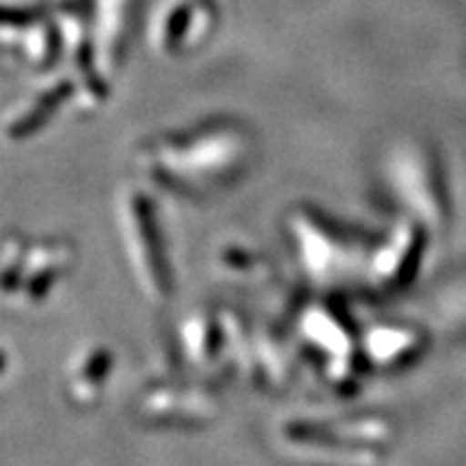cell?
I'll list each match as a JSON object with an SVG mask.
<instances>
[{
    "label": "cell",
    "mask_w": 466,
    "mask_h": 466,
    "mask_svg": "<svg viewBox=\"0 0 466 466\" xmlns=\"http://www.w3.org/2000/svg\"><path fill=\"white\" fill-rule=\"evenodd\" d=\"M255 160V134L228 116L150 136L134 155L143 184L188 200H208L236 188Z\"/></svg>",
    "instance_id": "1"
},
{
    "label": "cell",
    "mask_w": 466,
    "mask_h": 466,
    "mask_svg": "<svg viewBox=\"0 0 466 466\" xmlns=\"http://www.w3.org/2000/svg\"><path fill=\"white\" fill-rule=\"evenodd\" d=\"M281 228L295 262L317 289L338 290L352 279L364 277L374 240H364L362 233L324 209L309 203L293 205L283 212Z\"/></svg>",
    "instance_id": "2"
},
{
    "label": "cell",
    "mask_w": 466,
    "mask_h": 466,
    "mask_svg": "<svg viewBox=\"0 0 466 466\" xmlns=\"http://www.w3.org/2000/svg\"><path fill=\"white\" fill-rule=\"evenodd\" d=\"M153 193L141 178L124 184L116 196V227L138 290L153 305H167L177 298V271Z\"/></svg>",
    "instance_id": "3"
},
{
    "label": "cell",
    "mask_w": 466,
    "mask_h": 466,
    "mask_svg": "<svg viewBox=\"0 0 466 466\" xmlns=\"http://www.w3.org/2000/svg\"><path fill=\"white\" fill-rule=\"evenodd\" d=\"M76 264L67 238L7 233L3 246V293L19 307H38L56 293Z\"/></svg>",
    "instance_id": "4"
},
{
    "label": "cell",
    "mask_w": 466,
    "mask_h": 466,
    "mask_svg": "<svg viewBox=\"0 0 466 466\" xmlns=\"http://www.w3.org/2000/svg\"><path fill=\"white\" fill-rule=\"evenodd\" d=\"M388 178L405 215L421 221L431 233L445 231L452 221L448 177L438 153L423 141H402L388 160Z\"/></svg>",
    "instance_id": "5"
},
{
    "label": "cell",
    "mask_w": 466,
    "mask_h": 466,
    "mask_svg": "<svg viewBox=\"0 0 466 466\" xmlns=\"http://www.w3.org/2000/svg\"><path fill=\"white\" fill-rule=\"evenodd\" d=\"M360 331L352 329L343 312L326 302H309L295 314L293 345L309 364H319L324 376L345 386L367 367L360 348Z\"/></svg>",
    "instance_id": "6"
},
{
    "label": "cell",
    "mask_w": 466,
    "mask_h": 466,
    "mask_svg": "<svg viewBox=\"0 0 466 466\" xmlns=\"http://www.w3.org/2000/svg\"><path fill=\"white\" fill-rule=\"evenodd\" d=\"M433 233L405 215L374 240L364 264L362 283L376 295H398L417 281Z\"/></svg>",
    "instance_id": "7"
},
{
    "label": "cell",
    "mask_w": 466,
    "mask_h": 466,
    "mask_svg": "<svg viewBox=\"0 0 466 466\" xmlns=\"http://www.w3.org/2000/svg\"><path fill=\"white\" fill-rule=\"evenodd\" d=\"M246 333L248 326L233 309L200 305L178 326V345L186 362L198 371L221 374L228 367H240Z\"/></svg>",
    "instance_id": "8"
},
{
    "label": "cell",
    "mask_w": 466,
    "mask_h": 466,
    "mask_svg": "<svg viewBox=\"0 0 466 466\" xmlns=\"http://www.w3.org/2000/svg\"><path fill=\"white\" fill-rule=\"evenodd\" d=\"M360 348L367 367L380 371H400L414 367L429 355L431 333L417 321H376L362 329Z\"/></svg>",
    "instance_id": "9"
},
{
    "label": "cell",
    "mask_w": 466,
    "mask_h": 466,
    "mask_svg": "<svg viewBox=\"0 0 466 466\" xmlns=\"http://www.w3.org/2000/svg\"><path fill=\"white\" fill-rule=\"evenodd\" d=\"M76 103V84L72 74L65 69L57 76H48L41 84L19 96L5 112V131L7 141H26L56 122L57 115L65 110V105Z\"/></svg>",
    "instance_id": "10"
},
{
    "label": "cell",
    "mask_w": 466,
    "mask_h": 466,
    "mask_svg": "<svg viewBox=\"0 0 466 466\" xmlns=\"http://www.w3.org/2000/svg\"><path fill=\"white\" fill-rule=\"evenodd\" d=\"M215 25L217 17L212 7L186 0V3H178L162 13L153 29V36H150V46L160 57L181 60L208 44Z\"/></svg>",
    "instance_id": "11"
},
{
    "label": "cell",
    "mask_w": 466,
    "mask_h": 466,
    "mask_svg": "<svg viewBox=\"0 0 466 466\" xmlns=\"http://www.w3.org/2000/svg\"><path fill=\"white\" fill-rule=\"evenodd\" d=\"M115 369V350L105 343H88L74 350L67 362V388L74 400L98 398Z\"/></svg>",
    "instance_id": "12"
},
{
    "label": "cell",
    "mask_w": 466,
    "mask_h": 466,
    "mask_svg": "<svg viewBox=\"0 0 466 466\" xmlns=\"http://www.w3.org/2000/svg\"><path fill=\"white\" fill-rule=\"evenodd\" d=\"M215 267L219 274L238 283H258L269 274V259L264 258L259 248L250 243H236V240L219 246L215 255Z\"/></svg>",
    "instance_id": "13"
}]
</instances>
